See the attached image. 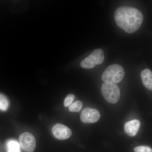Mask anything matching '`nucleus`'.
Segmentation results:
<instances>
[{
  "instance_id": "1",
  "label": "nucleus",
  "mask_w": 152,
  "mask_h": 152,
  "mask_svg": "<svg viewBox=\"0 0 152 152\" xmlns=\"http://www.w3.org/2000/svg\"><path fill=\"white\" fill-rule=\"evenodd\" d=\"M115 19L119 27L126 32L131 34L135 32L141 26L143 16L137 9L122 7L115 11Z\"/></svg>"
},
{
  "instance_id": "2",
  "label": "nucleus",
  "mask_w": 152,
  "mask_h": 152,
  "mask_svg": "<svg viewBox=\"0 0 152 152\" xmlns=\"http://www.w3.org/2000/svg\"><path fill=\"white\" fill-rule=\"evenodd\" d=\"M125 75L124 68L118 64L109 66L102 76L103 81L105 83L116 84L122 80Z\"/></svg>"
},
{
  "instance_id": "3",
  "label": "nucleus",
  "mask_w": 152,
  "mask_h": 152,
  "mask_svg": "<svg viewBox=\"0 0 152 152\" xmlns=\"http://www.w3.org/2000/svg\"><path fill=\"white\" fill-rule=\"evenodd\" d=\"M101 91L104 98L110 103L115 104L118 102L120 90L116 84L104 83L102 85Z\"/></svg>"
},
{
  "instance_id": "4",
  "label": "nucleus",
  "mask_w": 152,
  "mask_h": 152,
  "mask_svg": "<svg viewBox=\"0 0 152 152\" xmlns=\"http://www.w3.org/2000/svg\"><path fill=\"white\" fill-rule=\"evenodd\" d=\"M104 55L103 51L100 49H96L88 57L83 60L80 63L82 68L85 69H93L96 65L103 62Z\"/></svg>"
},
{
  "instance_id": "5",
  "label": "nucleus",
  "mask_w": 152,
  "mask_h": 152,
  "mask_svg": "<svg viewBox=\"0 0 152 152\" xmlns=\"http://www.w3.org/2000/svg\"><path fill=\"white\" fill-rule=\"evenodd\" d=\"M19 142L22 148L26 152H33L35 149V139L31 133L25 132L22 134L19 137Z\"/></svg>"
},
{
  "instance_id": "6",
  "label": "nucleus",
  "mask_w": 152,
  "mask_h": 152,
  "mask_svg": "<svg viewBox=\"0 0 152 152\" xmlns=\"http://www.w3.org/2000/svg\"><path fill=\"white\" fill-rule=\"evenodd\" d=\"M101 115L99 112L96 109L86 108L82 111L80 120L84 123H94L99 119Z\"/></svg>"
},
{
  "instance_id": "7",
  "label": "nucleus",
  "mask_w": 152,
  "mask_h": 152,
  "mask_svg": "<svg viewBox=\"0 0 152 152\" xmlns=\"http://www.w3.org/2000/svg\"><path fill=\"white\" fill-rule=\"evenodd\" d=\"M52 132L53 135L60 140L69 139L72 134V131L69 128L60 124H56L53 126Z\"/></svg>"
},
{
  "instance_id": "8",
  "label": "nucleus",
  "mask_w": 152,
  "mask_h": 152,
  "mask_svg": "<svg viewBox=\"0 0 152 152\" xmlns=\"http://www.w3.org/2000/svg\"><path fill=\"white\" fill-rule=\"evenodd\" d=\"M140 122L138 120H134L125 124V132L130 137H134L137 135L140 126Z\"/></svg>"
},
{
  "instance_id": "9",
  "label": "nucleus",
  "mask_w": 152,
  "mask_h": 152,
  "mask_svg": "<svg viewBox=\"0 0 152 152\" xmlns=\"http://www.w3.org/2000/svg\"><path fill=\"white\" fill-rule=\"evenodd\" d=\"M142 81L144 86L149 90L152 91V72L146 69L142 71L141 73Z\"/></svg>"
},
{
  "instance_id": "10",
  "label": "nucleus",
  "mask_w": 152,
  "mask_h": 152,
  "mask_svg": "<svg viewBox=\"0 0 152 152\" xmlns=\"http://www.w3.org/2000/svg\"><path fill=\"white\" fill-rule=\"evenodd\" d=\"M7 151H19L20 150V145L17 141L15 140H10L6 143Z\"/></svg>"
},
{
  "instance_id": "11",
  "label": "nucleus",
  "mask_w": 152,
  "mask_h": 152,
  "mask_svg": "<svg viewBox=\"0 0 152 152\" xmlns=\"http://www.w3.org/2000/svg\"><path fill=\"white\" fill-rule=\"evenodd\" d=\"M9 102L5 95L0 94V110L6 111L8 108Z\"/></svg>"
},
{
  "instance_id": "12",
  "label": "nucleus",
  "mask_w": 152,
  "mask_h": 152,
  "mask_svg": "<svg viewBox=\"0 0 152 152\" xmlns=\"http://www.w3.org/2000/svg\"><path fill=\"white\" fill-rule=\"evenodd\" d=\"M83 103L81 101H77L69 107V111L71 112H79L82 110Z\"/></svg>"
},
{
  "instance_id": "13",
  "label": "nucleus",
  "mask_w": 152,
  "mask_h": 152,
  "mask_svg": "<svg viewBox=\"0 0 152 152\" xmlns=\"http://www.w3.org/2000/svg\"><path fill=\"white\" fill-rule=\"evenodd\" d=\"M75 98V96L74 95L72 94L68 95L64 101V105L65 107H69L72 104Z\"/></svg>"
},
{
  "instance_id": "14",
  "label": "nucleus",
  "mask_w": 152,
  "mask_h": 152,
  "mask_svg": "<svg viewBox=\"0 0 152 152\" xmlns=\"http://www.w3.org/2000/svg\"><path fill=\"white\" fill-rule=\"evenodd\" d=\"M135 152H152V149L150 147L145 146H139L134 149Z\"/></svg>"
},
{
  "instance_id": "15",
  "label": "nucleus",
  "mask_w": 152,
  "mask_h": 152,
  "mask_svg": "<svg viewBox=\"0 0 152 152\" xmlns=\"http://www.w3.org/2000/svg\"><path fill=\"white\" fill-rule=\"evenodd\" d=\"M7 152H21L20 150H19V151H7Z\"/></svg>"
}]
</instances>
